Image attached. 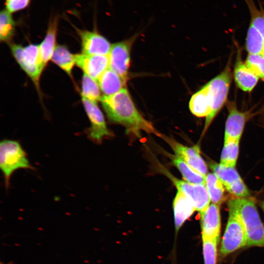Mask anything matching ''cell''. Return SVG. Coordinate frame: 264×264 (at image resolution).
Instances as JSON below:
<instances>
[{
  "label": "cell",
  "instance_id": "cell-15",
  "mask_svg": "<svg viewBox=\"0 0 264 264\" xmlns=\"http://www.w3.org/2000/svg\"><path fill=\"white\" fill-rule=\"evenodd\" d=\"M81 40L82 53L88 55H108L111 44L98 32L76 29Z\"/></svg>",
  "mask_w": 264,
  "mask_h": 264
},
{
  "label": "cell",
  "instance_id": "cell-2",
  "mask_svg": "<svg viewBox=\"0 0 264 264\" xmlns=\"http://www.w3.org/2000/svg\"><path fill=\"white\" fill-rule=\"evenodd\" d=\"M229 209L238 215L247 237L248 246H262L264 244V225L255 203L246 198H235L228 202Z\"/></svg>",
  "mask_w": 264,
  "mask_h": 264
},
{
  "label": "cell",
  "instance_id": "cell-8",
  "mask_svg": "<svg viewBox=\"0 0 264 264\" xmlns=\"http://www.w3.org/2000/svg\"><path fill=\"white\" fill-rule=\"evenodd\" d=\"M166 175L177 190L181 191L189 199L196 210L200 212L209 205L211 200L205 184L189 183L178 179L168 172Z\"/></svg>",
  "mask_w": 264,
  "mask_h": 264
},
{
  "label": "cell",
  "instance_id": "cell-30",
  "mask_svg": "<svg viewBox=\"0 0 264 264\" xmlns=\"http://www.w3.org/2000/svg\"><path fill=\"white\" fill-rule=\"evenodd\" d=\"M245 63L259 79L264 81V56L248 54Z\"/></svg>",
  "mask_w": 264,
  "mask_h": 264
},
{
  "label": "cell",
  "instance_id": "cell-1",
  "mask_svg": "<svg viewBox=\"0 0 264 264\" xmlns=\"http://www.w3.org/2000/svg\"><path fill=\"white\" fill-rule=\"evenodd\" d=\"M107 117L112 122L120 124L138 135L140 131L160 137L153 124L145 118L136 108L126 88L101 100Z\"/></svg>",
  "mask_w": 264,
  "mask_h": 264
},
{
  "label": "cell",
  "instance_id": "cell-12",
  "mask_svg": "<svg viewBox=\"0 0 264 264\" xmlns=\"http://www.w3.org/2000/svg\"><path fill=\"white\" fill-rule=\"evenodd\" d=\"M228 114L226 119L224 140L232 139L240 140L245 124L251 116V111H242L238 110L235 102L227 103Z\"/></svg>",
  "mask_w": 264,
  "mask_h": 264
},
{
  "label": "cell",
  "instance_id": "cell-31",
  "mask_svg": "<svg viewBox=\"0 0 264 264\" xmlns=\"http://www.w3.org/2000/svg\"><path fill=\"white\" fill-rule=\"evenodd\" d=\"M30 0H5V9L11 13L22 10L28 6Z\"/></svg>",
  "mask_w": 264,
  "mask_h": 264
},
{
  "label": "cell",
  "instance_id": "cell-19",
  "mask_svg": "<svg viewBox=\"0 0 264 264\" xmlns=\"http://www.w3.org/2000/svg\"><path fill=\"white\" fill-rule=\"evenodd\" d=\"M189 109L193 114L206 118L211 110V99L208 83L194 93L189 102Z\"/></svg>",
  "mask_w": 264,
  "mask_h": 264
},
{
  "label": "cell",
  "instance_id": "cell-18",
  "mask_svg": "<svg viewBox=\"0 0 264 264\" xmlns=\"http://www.w3.org/2000/svg\"><path fill=\"white\" fill-rule=\"evenodd\" d=\"M173 208L176 233L196 210L189 199L181 191L177 190L173 200Z\"/></svg>",
  "mask_w": 264,
  "mask_h": 264
},
{
  "label": "cell",
  "instance_id": "cell-34",
  "mask_svg": "<svg viewBox=\"0 0 264 264\" xmlns=\"http://www.w3.org/2000/svg\"></svg>",
  "mask_w": 264,
  "mask_h": 264
},
{
  "label": "cell",
  "instance_id": "cell-24",
  "mask_svg": "<svg viewBox=\"0 0 264 264\" xmlns=\"http://www.w3.org/2000/svg\"><path fill=\"white\" fill-rule=\"evenodd\" d=\"M245 46L248 54L264 56V39L250 24L247 32Z\"/></svg>",
  "mask_w": 264,
  "mask_h": 264
},
{
  "label": "cell",
  "instance_id": "cell-16",
  "mask_svg": "<svg viewBox=\"0 0 264 264\" xmlns=\"http://www.w3.org/2000/svg\"><path fill=\"white\" fill-rule=\"evenodd\" d=\"M238 52L233 76L237 87L245 92H251L257 85L259 77L243 62Z\"/></svg>",
  "mask_w": 264,
  "mask_h": 264
},
{
  "label": "cell",
  "instance_id": "cell-25",
  "mask_svg": "<svg viewBox=\"0 0 264 264\" xmlns=\"http://www.w3.org/2000/svg\"><path fill=\"white\" fill-rule=\"evenodd\" d=\"M239 140L228 139L224 140L221 152L220 164L234 168L238 157Z\"/></svg>",
  "mask_w": 264,
  "mask_h": 264
},
{
  "label": "cell",
  "instance_id": "cell-4",
  "mask_svg": "<svg viewBox=\"0 0 264 264\" xmlns=\"http://www.w3.org/2000/svg\"><path fill=\"white\" fill-rule=\"evenodd\" d=\"M231 62L229 60L223 70L207 83L211 99V110L206 118L203 133L226 103L233 76Z\"/></svg>",
  "mask_w": 264,
  "mask_h": 264
},
{
  "label": "cell",
  "instance_id": "cell-17",
  "mask_svg": "<svg viewBox=\"0 0 264 264\" xmlns=\"http://www.w3.org/2000/svg\"><path fill=\"white\" fill-rule=\"evenodd\" d=\"M58 18L55 17L49 22L46 34L43 42L39 44L40 57L44 69L51 60L56 48V41L58 26Z\"/></svg>",
  "mask_w": 264,
  "mask_h": 264
},
{
  "label": "cell",
  "instance_id": "cell-21",
  "mask_svg": "<svg viewBox=\"0 0 264 264\" xmlns=\"http://www.w3.org/2000/svg\"><path fill=\"white\" fill-rule=\"evenodd\" d=\"M51 60L72 78V69L76 64L75 54L71 53L65 45H57Z\"/></svg>",
  "mask_w": 264,
  "mask_h": 264
},
{
  "label": "cell",
  "instance_id": "cell-28",
  "mask_svg": "<svg viewBox=\"0 0 264 264\" xmlns=\"http://www.w3.org/2000/svg\"><path fill=\"white\" fill-rule=\"evenodd\" d=\"M250 15V24L264 39V9L260 5L258 8L253 0H245Z\"/></svg>",
  "mask_w": 264,
  "mask_h": 264
},
{
  "label": "cell",
  "instance_id": "cell-27",
  "mask_svg": "<svg viewBox=\"0 0 264 264\" xmlns=\"http://www.w3.org/2000/svg\"><path fill=\"white\" fill-rule=\"evenodd\" d=\"M81 96L86 99L96 102L101 101V90L96 80L83 74L82 79Z\"/></svg>",
  "mask_w": 264,
  "mask_h": 264
},
{
  "label": "cell",
  "instance_id": "cell-7",
  "mask_svg": "<svg viewBox=\"0 0 264 264\" xmlns=\"http://www.w3.org/2000/svg\"><path fill=\"white\" fill-rule=\"evenodd\" d=\"M82 101L90 123V126L86 131L88 137L95 143H101L105 137L111 135L103 114L96 102L82 96Z\"/></svg>",
  "mask_w": 264,
  "mask_h": 264
},
{
  "label": "cell",
  "instance_id": "cell-3",
  "mask_svg": "<svg viewBox=\"0 0 264 264\" xmlns=\"http://www.w3.org/2000/svg\"><path fill=\"white\" fill-rule=\"evenodd\" d=\"M0 168L6 188L12 174L19 169H33L26 153L16 140L3 139L0 143Z\"/></svg>",
  "mask_w": 264,
  "mask_h": 264
},
{
  "label": "cell",
  "instance_id": "cell-29",
  "mask_svg": "<svg viewBox=\"0 0 264 264\" xmlns=\"http://www.w3.org/2000/svg\"><path fill=\"white\" fill-rule=\"evenodd\" d=\"M204 264H216L219 242L215 239H202Z\"/></svg>",
  "mask_w": 264,
  "mask_h": 264
},
{
  "label": "cell",
  "instance_id": "cell-13",
  "mask_svg": "<svg viewBox=\"0 0 264 264\" xmlns=\"http://www.w3.org/2000/svg\"><path fill=\"white\" fill-rule=\"evenodd\" d=\"M202 239H215L219 242L221 220L219 205L212 203L200 212Z\"/></svg>",
  "mask_w": 264,
  "mask_h": 264
},
{
  "label": "cell",
  "instance_id": "cell-33",
  "mask_svg": "<svg viewBox=\"0 0 264 264\" xmlns=\"http://www.w3.org/2000/svg\"><path fill=\"white\" fill-rule=\"evenodd\" d=\"M262 110L264 112V106L262 108Z\"/></svg>",
  "mask_w": 264,
  "mask_h": 264
},
{
  "label": "cell",
  "instance_id": "cell-20",
  "mask_svg": "<svg viewBox=\"0 0 264 264\" xmlns=\"http://www.w3.org/2000/svg\"><path fill=\"white\" fill-rule=\"evenodd\" d=\"M97 82L104 96L113 95L125 88L126 82L110 68L107 69L98 79Z\"/></svg>",
  "mask_w": 264,
  "mask_h": 264
},
{
  "label": "cell",
  "instance_id": "cell-14",
  "mask_svg": "<svg viewBox=\"0 0 264 264\" xmlns=\"http://www.w3.org/2000/svg\"><path fill=\"white\" fill-rule=\"evenodd\" d=\"M76 65L84 74L95 79H98L109 68L108 55H88L83 53L75 54Z\"/></svg>",
  "mask_w": 264,
  "mask_h": 264
},
{
  "label": "cell",
  "instance_id": "cell-11",
  "mask_svg": "<svg viewBox=\"0 0 264 264\" xmlns=\"http://www.w3.org/2000/svg\"><path fill=\"white\" fill-rule=\"evenodd\" d=\"M160 137L170 145L176 154L183 159L196 171L206 177L208 169L205 161L200 156L198 146L187 147L165 135L161 134Z\"/></svg>",
  "mask_w": 264,
  "mask_h": 264
},
{
  "label": "cell",
  "instance_id": "cell-6",
  "mask_svg": "<svg viewBox=\"0 0 264 264\" xmlns=\"http://www.w3.org/2000/svg\"><path fill=\"white\" fill-rule=\"evenodd\" d=\"M10 49L21 67L39 89L40 78L44 69L41 63L39 45L30 44L23 47L21 45L11 44Z\"/></svg>",
  "mask_w": 264,
  "mask_h": 264
},
{
  "label": "cell",
  "instance_id": "cell-5",
  "mask_svg": "<svg viewBox=\"0 0 264 264\" xmlns=\"http://www.w3.org/2000/svg\"><path fill=\"white\" fill-rule=\"evenodd\" d=\"M247 235L240 219L234 211L229 209V218L219 250L220 257L222 259L247 246Z\"/></svg>",
  "mask_w": 264,
  "mask_h": 264
},
{
  "label": "cell",
  "instance_id": "cell-9",
  "mask_svg": "<svg viewBox=\"0 0 264 264\" xmlns=\"http://www.w3.org/2000/svg\"><path fill=\"white\" fill-rule=\"evenodd\" d=\"M210 167L229 193L238 198H246L249 196L246 186L234 168L217 163L211 164Z\"/></svg>",
  "mask_w": 264,
  "mask_h": 264
},
{
  "label": "cell",
  "instance_id": "cell-26",
  "mask_svg": "<svg viewBox=\"0 0 264 264\" xmlns=\"http://www.w3.org/2000/svg\"><path fill=\"white\" fill-rule=\"evenodd\" d=\"M16 23L12 13L6 9L0 13V39L1 42L8 43L12 40L15 31Z\"/></svg>",
  "mask_w": 264,
  "mask_h": 264
},
{
  "label": "cell",
  "instance_id": "cell-32",
  "mask_svg": "<svg viewBox=\"0 0 264 264\" xmlns=\"http://www.w3.org/2000/svg\"><path fill=\"white\" fill-rule=\"evenodd\" d=\"M261 207L264 212V202H263L262 204H261Z\"/></svg>",
  "mask_w": 264,
  "mask_h": 264
},
{
  "label": "cell",
  "instance_id": "cell-10",
  "mask_svg": "<svg viewBox=\"0 0 264 264\" xmlns=\"http://www.w3.org/2000/svg\"><path fill=\"white\" fill-rule=\"evenodd\" d=\"M133 39L111 45L109 57V68L118 74L126 82L128 78L130 51Z\"/></svg>",
  "mask_w": 264,
  "mask_h": 264
},
{
  "label": "cell",
  "instance_id": "cell-22",
  "mask_svg": "<svg viewBox=\"0 0 264 264\" xmlns=\"http://www.w3.org/2000/svg\"><path fill=\"white\" fill-rule=\"evenodd\" d=\"M173 164L180 172L185 181L191 183L205 184V177L189 165L177 155H170Z\"/></svg>",
  "mask_w": 264,
  "mask_h": 264
},
{
  "label": "cell",
  "instance_id": "cell-23",
  "mask_svg": "<svg viewBox=\"0 0 264 264\" xmlns=\"http://www.w3.org/2000/svg\"><path fill=\"white\" fill-rule=\"evenodd\" d=\"M205 185L210 200L220 205L224 200V185L214 173H209L205 177Z\"/></svg>",
  "mask_w": 264,
  "mask_h": 264
}]
</instances>
